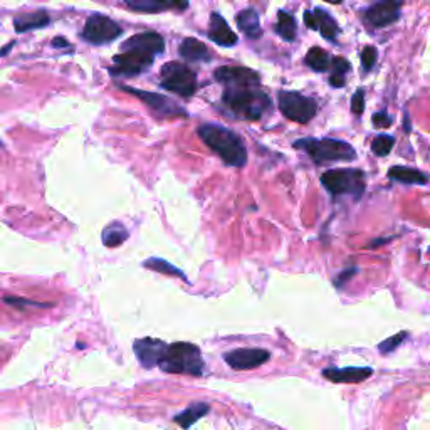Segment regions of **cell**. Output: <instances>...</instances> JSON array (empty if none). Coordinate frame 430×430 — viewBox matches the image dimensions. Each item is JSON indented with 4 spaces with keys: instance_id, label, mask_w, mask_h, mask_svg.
Here are the masks:
<instances>
[{
    "instance_id": "obj_20",
    "label": "cell",
    "mask_w": 430,
    "mask_h": 430,
    "mask_svg": "<svg viewBox=\"0 0 430 430\" xmlns=\"http://www.w3.org/2000/svg\"><path fill=\"white\" fill-rule=\"evenodd\" d=\"M389 178L393 182L405 183V185H425L429 183V177L424 171L409 167H392L389 170Z\"/></svg>"
},
{
    "instance_id": "obj_38",
    "label": "cell",
    "mask_w": 430,
    "mask_h": 430,
    "mask_svg": "<svg viewBox=\"0 0 430 430\" xmlns=\"http://www.w3.org/2000/svg\"><path fill=\"white\" fill-rule=\"evenodd\" d=\"M324 2H330V3H342L343 0H324Z\"/></svg>"
},
{
    "instance_id": "obj_18",
    "label": "cell",
    "mask_w": 430,
    "mask_h": 430,
    "mask_svg": "<svg viewBox=\"0 0 430 430\" xmlns=\"http://www.w3.org/2000/svg\"><path fill=\"white\" fill-rule=\"evenodd\" d=\"M209 37L210 41H214L215 44L224 46V48H232V46L237 44L236 32L230 29L225 19L222 15H218L217 12H214L210 15V29H209Z\"/></svg>"
},
{
    "instance_id": "obj_22",
    "label": "cell",
    "mask_w": 430,
    "mask_h": 430,
    "mask_svg": "<svg viewBox=\"0 0 430 430\" xmlns=\"http://www.w3.org/2000/svg\"><path fill=\"white\" fill-rule=\"evenodd\" d=\"M50 22L49 15L46 14V10H36V12L30 14H22L17 15L14 19V27L19 34L27 32V30H34V29H42Z\"/></svg>"
},
{
    "instance_id": "obj_32",
    "label": "cell",
    "mask_w": 430,
    "mask_h": 430,
    "mask_svg": "<svg viewBox=\"0 0 430 430\" xmlns=\"http://www.w3.org/2000/svg\"><path fill=\"white\" fill-rule=\"evenodd\" d=\"M377 49L373 48V46H366L365 49H363L362 53V64L363 68H365V71H370V69H373L375 62H377Z\"/></svg>"
},
{
    "instance_id": "obj_25",
    "label": "cell",
    "mask_w": 430,
    "mask_h": 430,
    "mask_svg": "<svg viewBox=\"0 0 430 430\" xmlns=\"http://www.w3.org/2000/svg\"><path fill=\"white\" fill-rule=\"evenodd\" d=\"M276 32L279 34L284 41L291 42L296 39V32H298V26H296V19L291 14H288L286 10H281L277 14V24H276Z\"/></svg>"
},
{
    "instance_id": "obj_36",
    "label": "cell",
    "mask_w": 430,
    "mask_h": 430,
    "mask_svg": "<svg viewBox=\"0 0 430 430\" xmlns=\"http://www.w3.org/2000/svg\"><path fill=\"white\" fill-rule=\"evenodd\" d=\"M53 46H54V48H62V49L71 48V46H69V42L66 41L64 37H54L53 39Z\"/></svg>"
},
{
    "instance_id": "obj_26",
    "label": "cell",
    "mask_w": 430,
    "mask_h": 430,
    "mask_svg": "<svg viewBox=\"0 0 430 430\" xmlns=\"http://www.w3.org/2000/svg\"><path fill=\"white\" fill-rule=\"evenodd\" d=\"M306 64L310 66L312 71L324 73L326 69H330L331 66V57L328 56V53L321 48H311L306 54Z\"/></svg>"
},
{
    "instance_id": "obj_1",
    "label": "cell",
    "mask_w": 430,
    "mask_h": 430,
    "mask_svg": "<svg viewBox=\"0 0 430 430\" xmlns=\"http://www.w3.org/2000/svg\"><path fill=\"white\" fill-rule=\"evenodd\" d=\"M165 41L156 32L136 34L124 41L120 54L113 57L115 66L109 68V74L115 77H131L142 74L153 64L156 54L163 53Z\"/></svg>"
},
{
    "instance_id": "obj_17",
    "label": "cell",
    "mask_w": 430,
    "mask_h": 430,
    "mask_svg": "<svg viewBox=\"0 0 430 430\" xmlns=\"http://www.w3.org/2000/svg\"><path fill=\"white\" fill-rule=\"evenodd\" d=\"M321 373L326 380L333 383H362L373 375V368H368V366H363V368H358V366H348V368L328 366Z\"/></svg>"
},
{
    "instance_id": "obj_5",
    "label": "cell",
    "mask_w": 430,
    "mask_h": 430,
    "mask_svg": "<svg viewBox=\"0 0 430 430\" xmlns=\"http://www.w3.org/2000/svg\"><path fill=\"white\" fill-rule=\"evenodd\" d=\"M296 148L306 151L312 162L324 165L331 162H353L357 151L350 143L335 138H303L295 143Z\"/></svg>"
},
{
    "instance_id": "obj_13",
    "label": "cell",
    "mask_w": 430,
    "mask_h": 430,
    "mask_svg": "<svg viewBox=\"0 0 430 430\" xmlns=\"http://www.w3.org/2000/svg\"><path fill=\"white\" fill-rule=\"evenodd\" d=\"M167 346H168L167 343L162 342V339L142 338L136 339L135 345H133V350H135L140 365L150 370L153 368V366H158L160 359H162L163 353H165Z\"/></svg>"
},
{
    "instance_id": "obj_9",
    "label": "cell",
    "mask_w": 430,
    "mask_h": 430,
    "mask_svg": "<svg viewBox=\"0 0 430 430\" xmlns=\"http://www.w3.org/2000/svg\"><path fill=\"white\" fill-rule=\"evenodd\" d=\"M121 27L116 24L115 21L106 17V15L95 14L86 21V26L83 29V39L89 44L101 46V44H108V42L115 41L121 36Z\"/></svg>"
},
{
    "instance_id": "obj_30",
    "label": "cell",
    "mask_w": 430,
    "mask_h": 430,
    "mask_svg": "<svg viewBox=\"0 0 430 430\" xmlns=\"http://www.w3.org/2000/svg\"><path fill=\"white\" fill-rule=\"evenodd\" d=\"M406 336H409V333H406V331H402V333H398V335H395V336H390V338L383 339L380 345H378V350H380V353H383V355L393 353V351L397 350V348L400 346L402 343H404V339L406 338Z\"/></svg>"
},
{
    "instance_id": "obj_2",
    "label": "cell",
    "mask_w": 430,
    "mask_h": 430,
    "mask_svg": "<svg viewBox=\"0 0 430 430\" xmlns=\"http://www.w3.org/2000/svg\"><path fill=\"white\" fill-rule=\"evenodd\" d=\"M198 136L214 153L225 162V165L241 168L247 162V150L237 133L217 124H203L198 128Z\"/></svg>"
},
{
    "instance_id": "obj_27",
    "label": "cell",
    "mask_w": 430,
    "mask_h": 430,
    "mask_svg": "<svg viewBox=\"0 0 430 430\" xmlns=\"http://www.w3.org/2000/svg\"><path fill=\"white\" fill-rule=\"evenodd\" d=\"M143 265L147 269H151V271L155 272H162V274L165 276H174V277H180V279L187 281L185 274H183L182 269L175 268L174 264H170L168 261L165 259H158V257H151V259H147L143 263Z\"/></svg>"
},
{
    "instance_id": "obj_7",
    "label": "cell",
    "mask_w": 430,
    "mask_h": 430,
    "mask_svg": "<svg viewBox=\"0 0 430 430\" xmlns=\"http://www.w3.org/2000/svg\"><path fill=\"white\" fill-rule=\"evenodd\" d=\"M160 84L167 91L189 97L197 91V76L182 62H167L160 71Z\"/></svg>"
},
{
    "instance_id": "obj_3",
    "label": "cell",
    "mask_w": 430,
    "mask_h": 430,
    "mask_svg": "<svg viewBox=\"0 0 430 430\" xmlns=\"http://www.w3.org/2000/svg\"><path fill=\"white\" fill-rule=\"evenodd\" d=\"M158 368L165 373L202 377L203 370H205V362H203L202 351L197 345L177 342L167 346L165 353L158 363Z\"/></svg>"
},
{
    "instance_id": "obj_8",
    "label": "cell",
    "mask_w": 430,
    "mask_h": 430,
    "mask_svg": "<svg viewBox=\"0 0 430 430\" xmlns=\"http://www.w3.org/2000/svg\"><path fill=\"white\" fill-rule=\"evenodd\" d=\"M279 109L291 121L308 123L318 113V104L312 97L299 95V93L283 91L279 95Z\"/></svg>"
},
{
    "instance_id": "obj_6",
    "label": "cell",
    "mask_w": 430,
    "mask_h": 430,
    "mask_svg": "<svg viewBox=\"0 0 430 430\" xmlns=\"http://www.w3.org/2000/svg\"><path fill=\"white\" fill-rule=\"evenodd\" d=\"M321 185L333 197L351 195L359 198L365 191V174L355 168H335L321 175Z\"/></svg>"
},
{
    "instance_id": "obj_37",
    "label": "cell",
    "mask_w": 430,
    "mask_h": 430,
    "mask_svg": "<svg viewBox=\"0 0 430 430\" xmlns=\"http://www.w3.org/2000/svg\"><path fill=\"white\" fill-rule=\"evenodd\" d=\"M12 46H14V42H10V44H7L6 48H3L2 50H0V56H6L7 50H10V48H12Z\"/></svg>"
},
{
    "instance_id": "obj_34",
    "label": "cell",
    "mask_w": 430,
    "mask_h": 430,
    "mask_svg": "<svg viewBox=\"0 0 430 430\" xmlns=\"http://www.w3.org/2000/svg\"><path fill=\"white\" fill-rule=\"evenodd\" d=\"M373 124L377 128H389L390 124H392V118H390V116L386 115L385 111L375 113V115H373Z\"/></svg>"
},
{
    "instance_id": "obj_16",
    "label": "cell",
    "mask_w": 430,
    "mask_h": 430,
    "mask_svg": "<svg viewBox=\"0 0 430 430\" xmlns=\"http://www.w3.org/2000/svg\"><path fill=\"white\" fill-rule=\"evenodd\" d=\"M131 10L144 14H158L167 10H185L189 0H124Z\"/></svg>"
},
{
    "instance_id": "obj_15",
    "label": "cell",
    "mask_w": 430,
    "mask_h": 430,
    "mask_svg": "<svg viewBox=\"0 0 430 430\" xmlns=\"http://www.w3.org/2000/svg\"><path fill=\"white\" fill-rule=\"evenodd\" d=\"M304 22L311 30H319L321 36L328 41H335L339 34V27L331 15H328L323 9L306 10Z\"/></svg>"
},
{
    "instance_id": "obj_14",
    "label": "cell",
    "mask_w": 430,
    "mask_h": 430,
    "mask_svg": "<svg viewBox=\"0 0 430 430\" xmlns=\"http://www.w3.org/2000/svg\"><path fill=\"white\" fill-rule=\"evenodd\" d=\"M215 80L224 83L227 88H237V86H259V76L256 71L249 68H234V66H224L215 71Z\"/></svg>"
},
{
    "instance_id": "obj_23",
    "label": "cell",
    "mask_w": 430,
    "mask_h": 430,
    "mask_svg": "<svg viewBox=\"0 0 430 430\" xmlns=\"http://www.w3.org/2000/svg\"><path fill=\"white\" fill-rule=\"evenodd\" d=\"M237 26L241 27V30L245 34V36L251 39H259L261 34H263L259 24V15H257L256 10L252 9L242 10V12L237 15Z\"/></svg>"
},
{
    "instance_id": "obj_28",
    "label": "cell",
    "mask_w": 430,
    "mask_h": 430,
    "mask_svg": "<svg viewBox=\"0 0 430 430\" xmlns=\"http://www.w3.org/2000/svg\"><path fill=\"white\" fill-rule=\"evenodd\" d=\"M331 76H330V84L333 88H342L345 86V74L350 71V62L343 57H335L331 59Z\"/></svg>"
},
{
    "instance_id": "obj_35",
    "label": "cell",
    "mask_w": 430,
    "mask_h": 430,
    "mask_svg": "<svg viewBox=\"0 0 430 430\" xmlns=\"http://www.w3.org/2000/svg\"><path fill=\"white\" fill-rule=\"evenodd\" d=\"M357 271H358L357 268H351L350 271L342 272V274H339V277H338V281H336V286H339L342 283H346V281H350L351 277H353V274H357Z\"/></svg>"
},
{
    "instance_id": "obj_31",
    "label": "cell",
    "mask_w": 430,
    "mask_h": 430,
    "mask_svg": "<svg viewBox=\"0 0 430 430\" xmlns=\"http://www.w3.org/2000/svg\"><path fill=\"white\" fill-rule=\"evenodd\" d=\"M3 301H6L7 304H10V306L21 308V310H26V308H50V304L37 303V301L22 299V298H10V296H6Z\"/></svg>"
},
{
    "instance_id": "obj_21",
    "label": "cell",
    "mask_w": 430,
    "mask_h": 430,
    "mask_svg": "<svg viewBox=\"0 0 430 430\" xmlns=\"http://www.w3.org/2000/svg\"><path fill=\"white\" fill-rule=\"evenodd\" d=\"M209 412H210L209 404H205V402H195V404L187 406L183 412H180L178 415H175L174 422L182 429H190L195 422L200 420V418L205 417Z\"/></svg>"
},
{
    "instance_id": "obj_11",
    "label": "cell",
    "mask_w": 430,
    "mask_h": 430,
    "mask_svg": "<svg viewBox=\"0 0 430 430\" xmlns=\"http://www.w3.org/2000/svg\"><path fill=\"white\" fill-rule=\"evenodd\" d=\"M269 358H271V353L264 348H237L224 355V362L237 371L259 368L269 362Z\"/></svg>"
},
{
    "instance_id": "obj_10",
    "label": "cell",
    "mask_w": 430,
    "mask_h": 430,
    "mask_svg": "<svg viewBox=\"0 0 430 430\" xmlns=\"http://www.w3.org/2000/svg\"><path fill=\"white\" fill-rule=\"evenodd\" d=\"M121 89L127 93H131L133 96H136L138 100H142L151 111L155 113L158 118H175V116H187V113L178 106L175 101H171L170 97L156 95V93L143 91V89L130 88V86H121Z\"/></svg>"
},
{
    "instance_id": "obj_19",
    "label": "cell",
    "mask_w": 430,
    "mask_h": 430,
    "mask_svg": "<svg viewBox=\"0 0 430 430\" xmlns=\"http://www.w3.org/2000/svg\"><path fill=\"white\" fill-rule=\"evenodd\" d=\"M178 50L180 56L190 62H207L212 59V53H210L209 48H207L203 42L198 41V39L194 37H187L185 41L180 44Z\"/></svg>"
},
{
    "instance_id": "obj_4",
    "label": "cell",
    "mask_w": 430,
    "mask_h": 430,
    "mask_svg": "<svg viewBox=\"0 0 430 430\" xmlns=\"http://www.w3.org/2000/svg\"><path fill=\"white\" fill-rule=\"evenodd\" d=\"M224 103L236 115L245 120H261L265 111L271 108V100L259 86H237L227 88L224 93Z\"/></svg>"
},
{
    "instance_id": "obj_29",
    "label": "cell",
    "mask_w": 430,
    "mask_h": 430,
    "mask_svg": "<svg viewBox=\"0 0 430 430\" xmlns=\"http://www.w3.org/2000/svg\"><path fill=\"white\" fill-rule=\"evenodd\" d=\"M393 144H395L393 136L378 135L377 138L373 140V143H371V150H373V153L377 156H386L390 151H392Z\"/></svg>"
},
{
    "instance_id": "obj_33",
    "label": "cell",
    "mask_w": 430,
    "mask_h": 430,
    "mask_svg": "<svg viewBox=\"0 0 430 430\" xmlns=\"http://www.w3.org/2000/svg\"><path fill=\"white\" fill-rule=\"evenodd\" d=\"M363 109H365V96H363V89H358L351 97V111L355 115H362Z\"/></svg>"
},
{
    "instance_id": "obj_12",
    "label": "cell",
    "mask_w": 430,
    "mask_h": 430,
    "mask_svg": "<svg viewBox=\"0 0 430 430\" xmlns=\"http://www.w3.org/2000/svg\"><path fill=\"white\" fill-rule=\"evenodd\" d=\"M404 0H380L373 3L366 10L365 19L370 26L373 27H385L400 17V9Z\"/></svg>"
},
{
    "instance_id": "obj_24",
    "label": "cell",
    "mask_w": 430,
    "mask_h": 430,
    "mask_svg": "<svg viewBox=\"0 0 430 430\" xmlns=\"http://www.w3.org/2000/svg\"><path fill=\"white\" fill-rule=\"evenodd\" d=\"M128 239V230L123 224L118 221L111 222L108 227H104L103 230V244L106 247H118V245L123 244L124 241Z\"/></svg>"
}]
</instances>
